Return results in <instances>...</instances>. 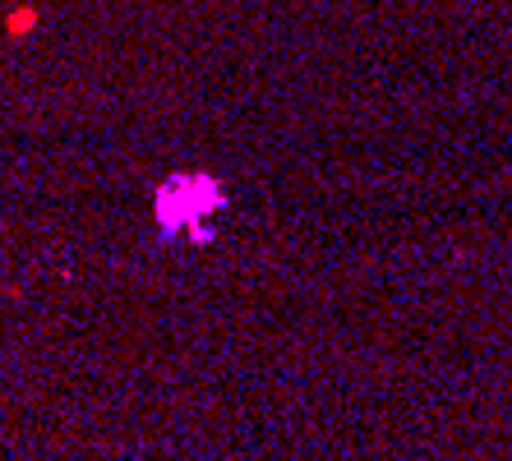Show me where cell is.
<instances>
[{"mask_svg": "<svg viewBox=\"0 0 512 461\" xmlns=\"http://www.w3.org/2000/svg\"><path fill=\"white\" fill-rule=\"evenodd\" d=\"M222 208H227V190L208 171H176L153 194V217L162 240H208Z\"/></svg>", "mask_w": 512, "mask_h": 461, "instance_id": "1", "label": "cell"}]
</instances>
